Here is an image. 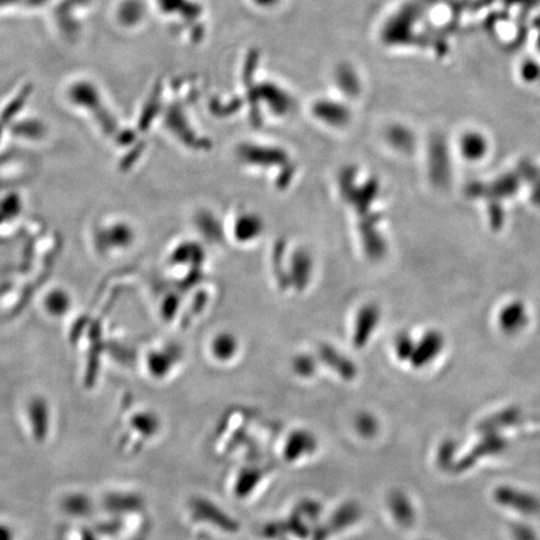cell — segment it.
Instances as JSON below:
<instances>
[{
    "label": "cell",
    "instance_id": "cell-4",
    "mask_svg": "<svg viewBox=\"0 0 540 540\" xmlns=\"http://www.w3.org/2000/svg\"><path fill=\"white\" fill-rule=\"evenodd\" d=\"M312 257L304 250H300L291 258V282L297 288H306L312 274Z\"/></svg>",
    "mask_w": 540,
    "mask_h": 540
},
{
    "label": "cell",
    "instance_id": "cell-5",
    "mask_svg": "<svg viewBox=\"0 0 540 540\" xmlns=\"http://www.w3.org/2000/svg\"><path fill=\"white\" fill-rule=\"evenodd\" d=\"M320 356L325 359V364L334 368L335 372H338L344 378L350 379L356 375V368H354L353 363L343 354H339L334 348L323 345L322 350H320Z\"/></svg>",
    "mask_w": 540,
    "mask_h": 540
},
{
    "label": "cell",
    "instance_id": "cell-2",
    "mask_svg": "<svg viewBox=\"0 0 540 540\" xmlns=\"http://www.w3.org/2000/svg\"><path fill=\"white\" fill-rule=\"evenodd\" d=\"M378 323V309L373 306L363 307L358 313L354 326V344L364 347Z\"/></svg>",
    "mask_w": 540,
    "mask_h": 540
},
{
    "label": "cell",
    "instance_id": "cell-7",
    "mask_svg": "<svg viewBox=\"0 0 540 540\" xmlns=\"http://www.w3.org/2000/svg\"><path fill=\"white\" fill-rule=\"evenodd\" d=\"M460 149L467 159L478 162L486 153V141L476 134H468L461 139Z\"/></svg>",
    "mask_w": 540,
    "mask_h": 540
},
{
    "label": "cell",
    "instance_id": "cell-3",
    "mask_svg": "<svg viewBox=\"0 0 540 540\" xmlns=\"http://www.w3.org/2000/svg\"><path fill=\"white\" fill-rule=\"evenodd\" d=\"M265 224L258 215L253 213L241 215L234 225V235L240 241H252L263 233Z\"/></svg>",
    "mask_w": 540,
    "mask_h": 540
},
{
    "label": "cell",
    "instance_id": "cell-9",
    "mask_svg": "<svg viewBox=\"0 0 540 540\" xmlns=\"http://www.w3.org/2000/svg\"><path fill=\"white\" fill-rule=\"evenodd\" d=\"M257 5L260 6V8H273L276 4H279L281 0H253Z\"/></svg>",
    "mask_w": 540,
    "mask_h": 540
},
{
    "label": "cell",
    "instance_id": "cell-6",
    "mask_svg": "<svg viewBox=\"0 0 540 540\" xmlns=\"http://www.w3.org/2000/svg\"><path fill=\"white\" fill-rule=\"evenodd\" d=\"M238 347H240V343H238L237 338L233 334L222 333V334L216 335L215 341H213V356L219 362H228L237 354Z\"/></svg>",
    "mask_w": 540,
    "mask_h": 540
},
{
    "label": "cell",
    "instance_id": "cell-1",
    "mask_svg": "<svg viewBox=\"0 0 540 540\" xmlns=\"http://www.w3.org/2000/svg\"><path fill=\"white\" fill-rule=\"evenodd\" d=\"M498 320L502 331L514 334L528 325V312L523 303L511 301L501 310Z\"/></svg>",
    "mask_w": 540,
    "mask_h": 540
},
{
    "label": "cell",
    "instance_id": "cell-8",
    "mask_svg": "<svg viewBox=\"0 0 540 540\" xmlns=\"http://www.w3.org/2000/svg\"><path fill=\"white\" fill-rule=\"evenodd\" d=\"M293 367L295 372L300 376H310L314 375V370H316V362H314L312 357L301 354V356L295 358Z\"/></svg>",
    "mask_w": 540,
    "mask_h": 540
}]
</instances>
